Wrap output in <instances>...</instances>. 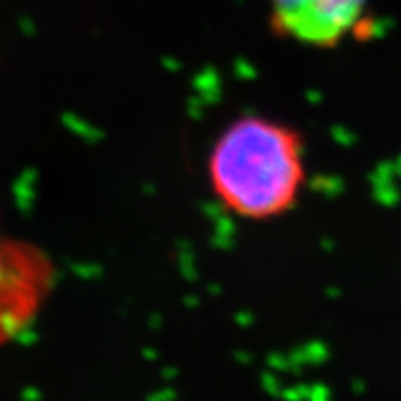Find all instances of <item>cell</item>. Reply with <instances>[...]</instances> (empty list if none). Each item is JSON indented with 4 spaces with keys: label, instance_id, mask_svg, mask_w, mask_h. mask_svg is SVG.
Wrapping results in <instances>:
<instances>
[{
    "label": "cell",
    "instance_id": "cell-3",
    "mask_svg": "<svg viewBox=\"0 0 401 401\" xmlns=\"http://www.w3.org/2000/svg\"><path fill=\"white\" fill-rule=\"evenodd\" d=\"M54 266L35 245L0 231V344L35 320L54 285Z\"/></svg>",
    "mask_w": 401,
    "mask_h": 401
},
{
    "label": "cell",
    "instance_id": "cell-2",
    "mask_svg": "<svg viewBox=\"0 0 401 401\" xmlns=\"http://www.w3.org/2000/svg\"><path fill=\"white\" fill-rule=\"evenodd\" d=\"M271 32L312 48L359 39L372 24V0H264Z\"/></svg>",
    "mask_w": 401,
    "mask_h": 401
},
{
    "label": "cell",
    "instance_id": "cell-1",
    "mask_svg": "<svg viewBox=\"0 0 401 401\" xmlns=\"http://www.w3.org/2000/svg\"><path fill=\"white\" fill-rule=\"evenodd\" d=\"M305 177L301 134L267 117L245 116L231 123L208 157L212 192L244 220L286 214L296 206Z\"/></svg>",
    "mask_w": 401,
    "mask_h": 401
}]
</instances>
